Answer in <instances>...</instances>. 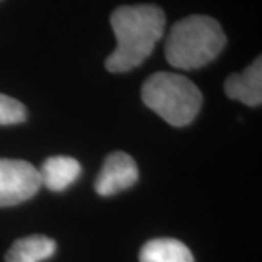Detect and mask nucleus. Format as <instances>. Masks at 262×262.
Masks as SVG:
<instances>
[{
  "instance_id": "obj_1",
  "label": "nucleus",
  "mask_w": 262,
  "mask_h": 262,
  "mask_svg": "<svg viewBox=\"0 0 262 262\" xmlns=\"http://www.w3.org/2000/svg\"><path fill=\"white\" fill-rule=\"evenodd\" d=\"M117 47L105 60L111 73H125L140 66L163 37L165 12L155 5L120 6L111 15Z\"/></svg>"
},
{
  "instance_id": "obj_2",
  "label": "nucleus",
  "mask_w": 262,
  "mask_h": 262,
  "mask_svg": "<svg viewBox=\"0 0 262 262\" xmlns=\"http://www.w3.org/2000/svg\"><path fill=\"white\" fill-rule=\"evenodd\" d=\"M225 46V32L214 18L191 15L170 28L165 56L175 69L195 70L213 61Z\"/></svg>"
},
{
  "instance_id": "obj_3",
  "label": "nucleus",
  "mask_w": 262,
  "mask_h": 262,
  "mask_svg": "<svg viewBox=\"0 0 262 262\" xmlns=\"http://www.w3.org/2000/svg\"><path fill=\"white\" fill-rule=\"evenodd\" d=\"M141 99L168 124L185 127L200 113L203 95L185 76L158 72L143 84Z\"/></svg>"
},
{
  "instance_id": "obj_4",
  "label": "nucleus",
  "mask_w": 262,
  "mask_h": 262,
  "mask_svg": "<svg viewBox=\"0 0 262 262\" xmlns=\"http://www.w3.org/2000/svg\"><path fill=\"white\" fill-rule=\"evenodd\" d=\"M41 188L38 169L25 160L0 159V207L20 204Z\"/></svg>"
},
{
  "instance_id": "obj_5",
  "label": "nucleus",
  "mask_w": 262,
  "mask_h": 262,
  "mask_svg": "<svg viewBox=\"0 0 262 262\" xmlns=\"http://www.w3.org/2000/svg\"><path fill=\"white\" fill-rule=\"evenodd\" d=\"M139 179V168L130 155L114 151L105 162L95 181V191L102 196H110L131 188Z\"/></svg>"
},
{
  "instance_id": "obj_6",
  "label": "nucleus",
  "mask_w": 262,
  "mask_h": 262,
  "mask_svg": "<svg viewBox=\"0 0 262 262\" xmlns=\"http://www.w3.org/2000/svg\"><path fill=\"white\" fill-rule=\"evenodd\" d=\"M226 95L249 106L262 102V58L256 57L242 73H234L226 79Z\"/></svg>"
},
{
  "instance_id": "obj_7",
  "label": "nucleus",
  "mask_w": 262,
  "mask_h": 262,
  "mask_svg": "<svg viewBox=\"0 0 262 262\" xmlns=\"http://www.w3.org/2000/svg\"><path fill=\"white\" fill-rule=\"evenodd\" d=\"M39 172L41 187H47L50 191H64L76 179L79 178L82 166L80 163L70 156H53L48 158Z\"/></svg>"
},
{
  "instance_id": "obj_8",
  "label": "nucleus",
  "mask_w": 262,
  "mask_h": 262,
  "mask_svg": "<svg viewBox=\"0 0 262 262\" xmlns=\"http://www.w3.org/2000/svg\"><path fill=\"white\" fill-rule=\"evenodd\" d=\"M57 249V244L48 236L31 234L18 239L10 246L5 262H41L51 258Z\"/></svg>"
},
{
  "instance_id": "obj_9",
  "label": "nucleus",
  "mask_w": 262,
  "mask_h": 262,
  "mask_svg": "<svg viewBox=\"0 0 262 262\" xmlns=\"http://www.w3.org/2000/svg\"><path fill=\"white\" fill-rule=\"evenodd\" d=\"M140 262H194L187 245L170 237L149 241L141 248Z\"/></svg>"
},
{
  "instance_id": "obj_10",
  "label": "nucleus",
  "mask_w": 262,
  "mask_h": 262,
  "mask_svg": "<svg viewBox=\"0 0 262 262\" xmlns=\"http://www.w3.org/2000/svg\"><path fill=\"white\" fill-rule=\"evenodd\" d=\"M27 120L25 105L8 95L0 94V125H12Z\"/></svg>"
}]
</instances>
